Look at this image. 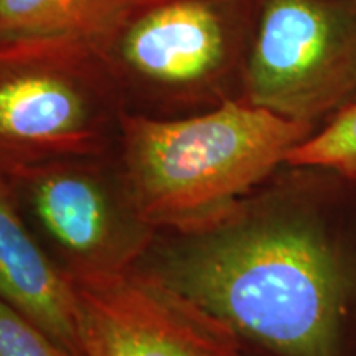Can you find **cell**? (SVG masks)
Instances as JSON below:
<instances>
[{
	"label": "cell",
	"mask_w": 356,
	"mask_h": 356,
	"mask_svg": "<svg viewBox=\"0 0 356 356\" xmlns=\"http://www.w3.org/2000/svg\"><path fill=\"white\" fill-rule=\"evenodd\" d=\"M312 132L241 96L178 118L124 113L119 185L149 228L197 233L233 215Z\"/></svg>",
	"instance_id": "obj_2"
},
{
	"label": "cell",
	"mask_w": 356,
	"mask_h": 356,
	"mask_svg": "<svg viewBox=\"0 0 356 356\" xmlns=\"http://www.w3.org/2000/svg\"><path fill=\"white\" fill-rule=\"evenodd\" d=\"M343 2H348V3H351V6L356 7V0H343Z\"/></svg>",
	"instance_id": "obj_12"
},
{
	"label": "cell",
	"mask_w": 356,
	"mask_h": 356,
	"mask_svg": "<svg viewBox=\"0 0 356 356\" xmlns=\"http://www.w3.org/2000/svg\"><path fill=\"white\" fill-rule=\"evenodd\" d=\"M99 159L61 160L26 172L13 186L24 188L47 234L63 251L68 267L121 270L139 266L155 243L97 165ZM12 186V188H13Z\"/></svg>",
	"instance_id": "obj_7"
},
{
	"label": "cell",
	"mask_w": 356,
	"mask_h": 356,
	"mask_svg": "<svg viewBox=\"0 0 356 356\" xmlns=\"http://www.w3.org/2000/svg\"><path fill=\"white\" fill-rule=\"evenodd\" d=\"M122 97L95 44L0 38V178L61 160L101 159L118 145Z\"/></svg>",
	"instance_id": "obj_4"
},
{
	"label": "cell",
	"mask_w": 356,
	"mask_h": 356,
	"mask_svg": "<svg viewBox=\"0 0 356 356\" xmlns=\"http://www.w3.org/2000/svg\"><path fill=\"white\" fill-rule=\"evenodd\" d=\"M351 102H356V91H355V96H353V99H351Z\"/></svg>",
	"instance_id": "obj_13"
},
{
	"label": "cell",
	"mask_w": 356,
	"mask_h": 356,
	"mask_svg": "<svg viewBox=\"0 0 356 356\" xmlns=\"http://www.w3.org/2000/svg\"><path fill=\"white\" fill-rule=\"evenodd\" d=\"M0 356H74L20 312L0 300Z\"/></svg>",
	"instance_id": "obj_11"
},
{
	"label": "cell",
	"mask_w": 356,
	"mask_h": 356,
	"mask_svg": "<svg viewBox=\"0 0 356 356\" xmlns=\"http://www.w3.org/2000/svg\"><path fill=\"white\" fill-rule=\"evenodd\" d=\"M356 91V7L343 0H257L241 97L280 118L314 121Z\"/></svg>",
	"instance_id": "obj_5"
},
{
	"label": "cell",
	"mask_w": 356,
	"mask_h": 356,
	"mask_svg": "<svg viewBox=\"0 0 356 356\" xmlns=\"http://www.w3.org/2000/svg\"><path fill=\"white\" fill-rule=\"evenodd\" d=\"M286 163L332 170L356 181V102L343 106L327 127L293 147Z\"/></svg>",
	"instance_id": "obj_10"
},
{
	"label": "cell",
	"mask_w": 356,
	"mask_h": 356,
	"mask_svg": "<svg viewBox=\"0 0 356 356\" xmlns=\"http://www.w3.org/2000/svg\"><path fill=\"white\" fill-rule=\"evenodd\" d=\"M140 0H0V38H68L97 47Z\"/></svg>",
	"instance_id": "obj_9"
},
{
	"label": "cell",
	"mask_w": 356,
	"mask_h": 356,
	"mask_svg": "<svg viewBox=\"0 0 356 356\" xmlns=\"http://www.w3.org/2000/svg\"><path fill=\"white\" fill-rule=\"evenodd\" d=\"M0 300L74 356H83L76 312L63 267L35 241L17 211L12 186L0 178Z\"/></svg>",
	"instance_id": "obj_8"
},
{
	"label": "cell",
	"mask_w": 356,
	"mask_h": 356,
	"mask_svg": "<svg viewBox=\"0 0 356 356\" xmlns=\"http://www.w3.org/2000/svg\"><path fill=\"white\" fill-rule=\"evenodd\" d=\"M139 266L274 355H338L353 267L299 204L243 203L211 228L154 243Z\"/></svg>",
	"instance_id": "obj_1"
},
{
	"label": "cell",
	"mask_w": 356,
	"mask_h": 356,
	"mask_svg": "<svg viewBox=\"0 0 356 356\" xmlns=\"http://www.w3.org/2000/svg\"><path fill=\"white\" fill-rule=\"evenodd\" d=\"M63 270L83 356H238L226 325L140 266Z\"/></svg>",
	"instance_id": "obj_6"
},
{
	"label": "cell",
	"mask_w": 356,
	"mask_h": 356,
	"mask_svg": "<svg viewBox=\"0 0 356 356\" xmlns=\"http://www.w3.org/2000/svg\"><path fill=\"white\" fill-rule=\"evenodd\" d=\"M257 0H140L97 44L126 113L178 118L241 83Z\"/></svg>",
	"instance_id": "obj_3"
}]
</instances>
